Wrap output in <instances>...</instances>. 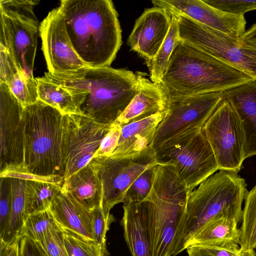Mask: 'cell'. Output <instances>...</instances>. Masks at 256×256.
<instances>
[{
    "instance_id": "cell-8",
    "label": "cell",
    "mask_w": 256,
    "mask_h": 256,
    "mask_svg": "<svg viewBox=\"0 0 256 256\" xmlns=\"http://www.w3.org/2000/svg\"><path fill=\"white\" fill-rule=\"evenodd\" d=\"M174 15L178 18L180 40L246 74L256 82V47L186 16Z\"/></svg>"
},
{
    "instance_id": "cell-7",
    "label": "cell",
    "mask_w": 256,
    "mask_h": 256,
    "mask_svg": "<svg viewBox=\"0 0 256 256\" xmlns=\"http://www.w3.org/2000/svg\"><path fill=\"white\" fill-rule=\"evenodd\" d=\"M154 154L157 164L172 166L190 192L218 170L202 128L190 130L168 140L154 150Z\"/></svg>"
},
{
    "instance_id": "cell-27",
    "label": "cell",
    "mask_w": 256,
    "mask_h": 256,
    "mask_svg": "<svg viewBox=\"0 0 256 256\" xmlns=\"http://www.w3.org/2000/svg\"><path fill=\"white\" fill-rule=\"evenodd\" d=\"M38 99L64 114H79L70 94L45 76L36 78Z\"/></svg>"
},
{
    "instance_id": "cell-39",
    "label": "cell",
    "mask_w": 256,
    "mask_h": 256,
    "mask_svg": "<svg viewBox=\"0 0 256 256\" xmlns=\"http://www.w3.org/2000/svg\"><path fill=\"white\" fill-rule=\"evenodd\" d=\"M91 212L94 240L99 244L106 245V234L114 218L112 214L109 218H106L100 206L93 209Z\"/></svg>"
},
{
    "instance_id": "cell-4",
    "label": "cell",
    "mask_w": 256,
    "mask_h": 256,
    "mask_svg": "<svg viewBox=\"0 0 256 256\" xmlns=\"http://www.w3.org/2000/svg\"><path fill=\"white\" fill-rule=\"evenodd\" d=\"M246 186L238 174L220 170L190 192L175 237L172 256L186 250L190 240L209 222L224 217L241 221Z\"/></svg>"
},
{
    "instance_id": "cell-26",
    "label": "cell",
    "mask_w": 256,
    "mask_h": 256,
    "mask_svg": "<svg viewBox=\"0 0 256 256\" xmlns=\"http://www.w3.org/2000/svg\"><path fill=\"white\" fill-rule=\"evenodd\" d=\"M62 186L53 183L26 180L24 219L29 214L48 210L53 198Z\"/></svg>"
},
{
    "instance_id": "cell-5",
    "label": "cell",
    "mask_w": 256,
    "mask_h": 256,
    "mask_svg": "<svg viewBox=\"0 0 256 256\" xmlns=\"http://www.w3.org/2000/svg\"><path fill=\"white\" fill-rule=\"evenodd\" d=\"M64 114L40 100L24 108V165L30 173L64 178Z\"/></svg>"
},
{
    "instance_id": "cell-22",
    "label": "cell",
    "mask_w": 256,
    "mask_h": 256,
    "mask_svg": "<svg viewBox=\"0 0 256 256\" xmlns=\"http://www.w3.org/2000/svg\"><path fill=\"white\" fill-rule=\"evenodd\" d=\"M166 112V110L122 126L118 144L111 156H134L152 147L156 128Z\"/></svg>"
},
{
    "instance_id": "cell-17",
    "label": "cell",
    "mask_w": 256,
    "mask_h": 256,
    "mask_svg": "<svg viewBox=\"0 0 256 256\" xmlns=\"http://www.w3.org/2000/svg\"><path fill=\"white\" fill-rule=\"evenodd\" d=\"M172 14L156 6L146 10L136 20L128 39L132 50L148 62L156 54L168 32Z\"/></svg>"
},
{
    "instance_id": "cell-36",
    "label": "cell",
    "mask_w": 256,
    "mask_h": 256,
    "mask_svg": "<svg viewBox=\"0 0 256 256\" xmlns=\"http://www.w3.org/2000/svg\"><path fill=\"white\" fill-rule=\"evenodd\" d=\"M188 256H256L254 250L240 247L227 248L213 246H192L186 248Z\"/></svg>"
},
{
    "instance_id": "cell-23",
    "label": "cell",
    "mask_w": 256,
    "mask_h": 256,
    "mask_svg": "<svg viewBox=\"0 0 256 256\" xmlns=\"http://www.w3.org/2000/svg\"><path fill=\"white\" fill-rule=\"evenodd\" d=\"M62 188L68 192L84 207L92 211L102 207V186L94 160L65 180Z\"/></svg>"
},
{
    "instance_id": "cell-18",
    "label": "cell",
    "mask_w": 256,
    "mask_h": 256,
    "mask_svg": "<svg viewBox=\"0 0 256 256\" xmlns=\"http://www.w3.org/2000/svg\"><path fill=\"white\" fill-rule=\"evenodd\" d=\"M136 75L138 82V93L113 124L122 127L166 109L168 97L160 84L153 82L142 73L137 72Z\"/></svg>"
},
{
    "instance_id": "cell-2",
    "label": "cell",
    "mask_w": 256,
    "mask_h": 256,
    "mask_svg": "<svg viewBox=\"0 0 256 256\" xmlns=\"http://www.w3.org/2000/svg\"><path fill=\"white\" fill-rule=\"evenodd\" d=\"M72 44L86 66H110L122 44L110 0H63L58 6Z\"/></svg>"
},
{
    "instance_id": "cell-6",
    "label": "cell",
    "mask_w": 256,
    "mask_h": 256,
    "mask_svg": "<svg viewBox=\"0 0 256 256\" xmlns=\"http://www.w3.org/2000/svg\"><path fill=\"white\" fill-rule=\"evenodd\" d=\"M190 192L172 166L156 165L152 186L145 200L148 202L152 256H172Z\"/></svg>"
},
{
    "instance_id": "cell-12",
    "label": "cell",
    "mask_w": 256,
    "mask_h": 256,
    "mask_svg": "<svg viewBox=\"0 0 256 256\" xmlns=\"http://www.w3.org/2000/svg\"><path fill=\"white\" fill-rule=\"evenodd\" d=\"M98 166L102 186V208L109 218L110 210L123 202L126 192L134 181L150 166L157 164L152 147L134 156L93 158Z\"/></svg>"
},
{
    "instance_id": "cell-24",
    "label": "cell",
    "mask_w": 256,
    "mask_h": 256,
    "mask_svg": "<svg viewBox=\"0 0 256 256\" xmlns=\"http://www.w3.org/2000/svg\"><path fill=\"white\" fill-rule=\"evenodd\" d=\"M239 222L235 218H220L205 225L188 242L192 246H206L233 248L239 246Z\"/></svg>"
},
{
    "instance_id": "cell-41",
    "label": "cell",
    "mask_w": 256,
    "mask_h": 256,
    "mask_svg": "<svg viewBox=\"0 0 256 256\" xmlns=\"http://www.w3.org/2000/svg\"><path fill=\"white\" fill-rule=\"evenodd\" d=\"M0 82L6 83L20 71L7 50L2 46H0Z\"/></svg>"
},
{
    "instance_id": "cell-43",
    "label": "cell",
    "mask_w": 256,
    "mask_h": 256,
    "mask_svg": "<svg viewBox=\"0 0 256 256\" xmlns=\"http://www.w3.org/2000/svg\"><path fill=\"white\" fill-rule=\"evenodd\" d=\"M20 240L18 238L10 244L0 242V256H19Z\"/></svg>"
},
{
    "instance_id": "cell-11",
    "label": "cell",
    "mask_w": 256,
    "mask_h": 256,
    "mask_svg": "<svg viewBox=\"0 0 256 256\" xmlns=\"http://www.w3.org/2000/svg\"><path fill=\"white\" fill-rule=\"evenodd\" d=\"M112 125L96 122L80 114L64 115L62 154L64 182L91 160Z\"/></svg>"
},
{
    "instance_id": "cell-9",
    "label": "cell",
    "mask_w": 256,
    "mask_h": 256,
    "mask_svg": "<svg viewBox=\"0 0 256 256\" xmlns=\"http://www.w3.org/2000/svg\"><path fill=\"white\" fill-rule=\"evenodd\" d=\"M202 131L212 150L218 170L238 174L245 160V134L238 114L224 96Z\"/></svg>"
},
{
    "instance_id": "cell-37",
    "label": "cell",
    "mask_w": 256,
    "mask_h": 256,
    "mask_svg": "<svg viewBox=\"0 0 256 256\" xmlns=\"http://www.w3.org/2000/svg\"><path fill=\"white\" fill-rule=\"evenodd\" d=\"M12 203L10 178H0V238L6 230L10 217Z\"/></svg>"
},
{
    "instance_id": "cell-10",
    "label": "cell",
    "mask_w": 256,
    "mask_h": 256,
    "mask_svg": "<svg viewBox=\"0 0 256 256\" xmlns=\"http://www.w3.org/2000/svg\"><path fill=\"white\" fill-rule=\"evenodd\" d=\"M224 97V92H216L168 100L154 136L153 149L177 136L202 128Z\"/></svg>"
},
{
    "instance_id": "cell-1",
    "label": "cell",
    "mask_w": 256,
    "mask_h": 256,
    "mask_svg": "<svg viewBox=\"0 0 256 256\" xmlns=\"http://www.w3.org/2000/svg\"><path fill=\"white\" fill-rule=\"evenodd\" d=\"M44 76L70 94L79 114L104 124L114 123L138 90L136 74L110 66H85L64 73L48 72Z\"/></svg>"
},
{
    "instance_id": "cell-19",
    "label": "cell",
    "mask_w": 256,
    "mask_h": 256,
    "mask_svg": "<svg viewBox=\"0 0 256 256\" xmlns=\"http://www.w3.org/2000/svg\"><path fill=\"white\" fill-rule=\"evenodd\" d=\"M49 210L62 229L94 240L91 211L80 204L68 192L61 188L53 198Z\"/></svg>"
},
{
    "instance_id": "cell-44",
    "label": "cell",
    "mask_w": 256,
    "mask_h": 256,
    "mask_svg": "<svg viewBox=\"0 0 256 256\" xmlns=\"http://www.w3.org/2000/svg\"><path fill=\"white\" fill-rule=\"evenodd\" d=\"M240 40L248 45L256 47V24L245 32Z\"/></svg>"
},
{
    "instance_id": "cell-38",
    "label": "cell",
    "mask_w": 256,
    "mask_h": 256,
    "mask_svg": "<svg viewBox=\"0 0 256 256\" xmlns=\"http://www.w3.org/2000/svg\"><path fill=\"white\" fill-rule=\"evenodd\" d=\"M210 6L226 13L242 16L256 10V0H203Z\"/></svg>"
},
{
    "instance_id": "cell-20",
    "label": "cell",
    "mask_w": 256,
    "mask_h": 256,
    "mask_svg": "<svg viewBox=\"0 0 256 256\" xmlns=\"http://www.w3.org/2000/svg\"><path fill=\"white\" fill-rule=\"evenodd\" d=\"M121 224L132 256H152L148 202L124 204Z\"/></svg>"
},
{
    "instance_id": "cell-16",
    "label": "cell",
    "mask_w": 256,
    "mask_h": 256,
    "mask_svg": "<svg viewBox=\"0 0 256 256\" xmlns=\"http://www.w3.org/2000/svg\"><path fill=\"white\" fill-rule=\"evenodd\" d=\"M154 6L171 14L186 16L216 31L240 38L246 30L244 15L236 16L214 8L200 0H154Z\"/></svg>"
},
{
    "instance_id": "cell-42",
    "label": "cell",
    "mask_w": 256,
    "mask_h": 256,
    "mask_svg": "<svg viewBox=\"0 0 256 256\" xmlns=\"http://www.w3.org/2000/svg\"><path fill=\"white\" fill-rule=\"evenodd\" d=\"M19 256H46L39 244L26 237L20 238Z\"/></svg>"
},
{
    "instance_id": "cell-34",
    "label": "cell",
    "mask_w": 256,
    "mask_h": 256,
    "mask_svg": "<svg viewBox=\"0 0 256 256\" xmlns=\"http://www.w3.org/2000/svg\"><path fill=\"white\" fill-rule=\"evenodd\" d=\"M38 2L36 0H0V13L38 24L34 12V6Z\"/></svg>"
},
{
    "instance_id": "cell-13",
    "label": "cell",
    "mask_w": 256,
    "mask_h": 256,
    "mask_svg": "<svg viewBox=\"0 0 256 256\" xmlns=\"http://www.w3.org/2000/svg\"><path fill=\"white\" fill-rule=\"evenodd\" d=\"M24 108L7 84L0 82V172L26 170L24 165Z\"/></svg>"
},
{
    "instance_id": "cell-15",
    "label": "cell",
    "mask_w": 256,
    "mask_h": 256,
    "mask_svg": "<svg viewBox=\"0 0 256 256\" xmlns=\"http://www.w3.org/2000/svg\"><path fill=\"white\" fill-rule=\"evenodd\" d=\"M39 24L0 13V46L5 48L18 69L34 77Z\"/></svg>"
},
{
    "instance_id": "cell-33",
    "label": "cell",
    "mask_w": 256,
    "mask_h": 256,
    "mask_svg": "<svg viewBox=\"0 0 256 256\" xmlns=\"http://www.w3.org/2000/svg\"><path fill=\"white\" fill-rule=\"evenodd\" d=\"M156 164L148 167L134 181L126 192L124 204L139 203L146 198L152 186Z\"/></svg>"
},
{
    "instance_id": "cell-29",
    "label": "cell",
    "mask_w": 256,
    "mask_h": 256,
    "mask_svg": "<svg viewBox=\"0 0 256 256\" xmlns=\"http://www.w3.org/2000/svg\"><path fill=\"white\" fill-rule=\"evenodd\" d=\"M241 221L239 245L242 248L254 250L256 248V184L246 194Z\"/></svg>"
},
{
    "instance_id": "cell-3",
    "label": "cell",
    "mask_w": 256,
    "mask_h": 256,
    "mask_svg": "<svg viewBox=\"0 0 256 256\" xmlns=\"http://www.w3.org/2000/svg\"><path fill=\"white\" fill-rule=\"evenodd\" d=\"M252 82L246 74L179 39L159 84L171 100L225 92Z\"/></svg>"
},
{
    "instance_id": "cell-30",
    "label": "cell",
    "mask_w": 256,
    "mask_h": 256,
    "mask_svg": "<svg viewBox=\"0 0 256 256\" xmlns=\"http://www.w3.org/2000/svg\"><path fill=\"white\" fill-rule=\"evenodd\" d=\"M56 224L50 210L36 212L28 216L19 234L35 242H40Z\"/></svg>"
},
{
    "instance_id": "cell-32",
    "label": "cell",
    "mask_w": 256,
    "mask_h": 256,
    "mask_svg": "<svg viewBox=\"0 0 256 256\" xmlns=\"http://www.w3.org/2000/svg\"><path fill=\"white\" fill-rule=\"evenodd\" d=\"M6 84L24 107L32 104L39 100L37 80L34 77L27 76L19 72Z\"/></svg>"
},
{
    "instance_id": "cell-25",
    "label": "cell",
    "mask_w": 256,
    "mask_h": 256,
    "mask_svg": "<svg viewBox=\"0 0 256 256\" xmlns=\"http://www.w3.org/2000/svg\"><path fill=\"white\" fill-rule=\"evenodd\" d=\"M12 203L9 222L1 243L10 244L19 238L24 220L25 190L26 180L10 178Z\"/></svg>"
},
{
    "instance_id": "cell-21",
    "label": "cell",
    "mask_w": 256,
    "mask_h": 256,
    "mask_svg": "<svg viewBox=\"0 0 256 256\" xmlns=\"http://www.w3.org/2000/svg\"><path fill=\"white\" fill-rule=\"evenodd\" d=\"M238 114L245 134L244 158L256 155V82L224 92Z\"/></svg>"
},
{
    "instance_id": "cell-31",
    "label": "cell",
    "mask_w": 256,
    "mask_h": 256,
    "mask_svg": "<svg viewBox=\"0 0 256 256\" xmlns=\"http://www.w3.org/2000/svg\"><path fill=\"white\" fill-rule=\"evenodd\" d=\"M62 230L64 244L69 256H109L106 244H99L94 240L84 238L73 232Z\"/></svg>"
},
{
    "instance_id": "cell-28",
    "label": "cell",
    "mask_w": 256,
    "mask_h": 256,
    "mask_svg": "<svg viewBox=\"0 0 256 256\" xmlns=\"http://www.w3.org/2000/svg\"><path fill=\"white\" fill-rule=\"evenodd\" d=\"M179 40L178 21L172 14L170 26L167 36L154 58L149 62L150 79L160 84L168 66L170 58L177 41Z\"/></svg>"
},
{
    "instance_id": "cell-35",
    "label": "cell",
    "mask_w": 256,
    "mask_h": 256,
    "mask_svg": "<svg viewBox=\"0 0 256 256\" xmlns=\"http://www.w3.org/2000/svg\"><path fill=\"white\" fill-rule=\"evenodd\" d=\"M36 243L46 256H69L64 244L63 230L56 222L44 237Z\"/></svg>"
},
{
    "instance_id": "cell-14",
    "label": "cell",
    "mask_w": 256,
    "mask_h": 256,
    "mask_svg": "<svg viewBox=\"0 0 256 256\" xmlns=\"http://www.w3.org/2000/svg\"><path fill=\"white\" fill-rule=\"evenodd\" d=\"M39 32L48 72L64 73L86 66L72 44L58 7L40 22Z\"/></svg>"
},
{
    "instance_id": "cell-40",
    "label": "cell",
    "mask_w": 256,
    "mask_h": 256,
    "mask_svg": "<svg viewBox=\"0 0 256 256\" xmlns=\"http://www.w3.org/2000/svg\"><path fill=\"white\" fill-rule=\"evenodd\" d=\"M121 129L120 126L112 124L110 131L102 140L98 150L92 158L112 156L118 144Z\"/></svg>"
}]
</instances>
